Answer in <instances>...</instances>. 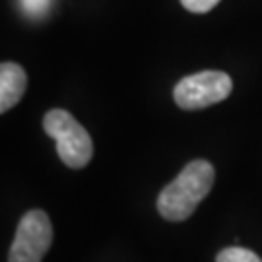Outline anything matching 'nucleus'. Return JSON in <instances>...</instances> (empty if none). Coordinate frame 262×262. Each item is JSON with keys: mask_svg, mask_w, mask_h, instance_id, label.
<instances>
[{"mask_svg": "<svg viewBox=\"0 0 262 262\" xmlns=\"http://www.w3.org/2000/svg\"><path fill=\"white\" fill-rule=\"evenodd\" d=\"M214 167L206 159H194L159 192L158 210L169 222H185L214 187Z\"/></svg>", "mask_w": 262, "mask_h": 262, "instance_id": "obj_1", "label": "nucleus"}, {"mask_svg": "<svg viewBox=\"0 0 262 262\" xmlns=\"http://www.w3.org/2000/svg\"><path fill=\"white\" fill-rule=\"evenodd\" d=\"M43 128L56 142V151L70 169L85 167L94 158L90 132L64 109H53L43 119Z\"/></svg>", "mask_w": 262, "mask_h": 262, "instance_id": "obj_2", "label": "nucleus"}, {"mask_svg": "<svg viewBox=\"0 0 262 262\" xmlns=\"http://www.w3.org/2000/svg\"><path fill=\"white\" fill-rule=\"evenodd\" d=\"M233 90L231 78L220 70H204L196 74L185 76L175 85V103L185 111H198L206 109L227 99Z\"/></svg>", "mask_w": 262, "mask_h": 262, "instance_id": "obj_3", "label": "nucleus"}, {"mask_svg": "<svg viewBox=\"0 0 262 262\" xmlns=\"http://www.w3.org/2000/svg\"><path fill=\"white\" fill-rule=\"evenodd\" d=\"M53 245V224L47 212L29 210L21 215L12 241L8 262H43Z\"/></svg>", "mask_w": 262, "mask_h": 262, "instance_id": "obj_4", "label": "nucleus"}, {"mask_svg": "<svg viewBox=\"0 0 262 262\" xmlns=\"http://www.w3.org/2000/svg\"><path fill=\"white\" fill-rule=\"evenodd\" d=\"M28 88V74L16 62L0 64V113H8L19 103Z\"/></svg>", "mask_w": 262, "mask_h": 262, "instance_id": "obj_5", "label": "nucleus"}, {"mask_svg": "<svg viewBox=\"0 0 262 262\" xmlns=\"http://www.w3.org/2000/svg\"><path fill=\"white\" fill-rule=\"evenodd\" d=\"M215 262H262L256 253L243 249V247H229L217 254Z\"/></svg>", "mask_w": 262, "mask_h": 262, "instance_id": "obj_6", "label": "nucleus"}, {"mask_svg": "<svg viewBox=\"0 0 262 262\" xmlns=\"http://www.w3.org/2000/svg\"><path fill=\"white\" fill-rule=\"evenodd\" d=\"M19 4H21V12L33 19L45 18L51 8V0H19Z\"/></svg>", "mask_w": 262, "mask_h": 262, "instance_id": "obj_7", "label": "nucleus"}, {"mask_svg": "<svg viewBox=\"0 0 262 262\" xmlns=\"http://www.w3.org/2000/svg\"><path fill=\"white\" fill-rule=\"evenodd\" d=\"M181 4L192 14H206L220 4V0H181Z\"/></svg>", "mask_w": 262, "mask_h": 262, "instance_id": "obj_8", "label": "nucleus"}]
</instances>
